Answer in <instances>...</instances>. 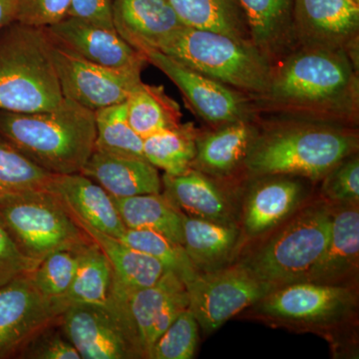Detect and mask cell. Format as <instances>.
<instances>
[{"label":"cell","instance_id":"6da1fadb","mask_svg":"<svg viewBox=\"0 0 359 359\" xmlns=\"http://www.w3.org/2000/svg\"><path fill=\"white\" fill-rule=\"evenodd\" d=\"M250 99L257 120L358 127V65L340 49L297 46L273 65L266 91Z\"/></svg>","mask_w":359,"mask_h":359},{"label":"cell","instance_id":"7a4b0ae2","mask_svg":"<svg viewBox=\"0 0 359 359\" xmlns=\"http://www.w3.org/2000/svg\"><path fill=\"white\" fill-rule=\"evenodd\" d=\"M259 131L243 177L290 175L318 183L344 158L358 152V127L295 120H257Z\"/></svg>","mask_w":359,"mask_h":359},{"label":"cell","instance_id":"3957f363","mask_svg":"<svg viewBox=\"0 0 359 359\" xmlns=\"http://www.w3.org/2000/svg\"><path fill=\"white\" fill-rule=\"evenodd\" d=\"M0 138L51 174L80 173L95 146V112L67 98L40 112L0 110Z\"/></svg>","mask_w":359,"mask_h":359},{"label":"cell","instance_id":"277c9868","mask_svg":"<svg viewBox=\"0 0 359 359\" xmlns=\"http://www.w3.org/2000/svg\"><path fill=\"white\" fill-rule=\"evenodd\" d=\"M332 205L311 198L299 211L241 250L235 263L273 289L304 282L327 247Z\"/></svg>","mask_w":359,"mask_h":359},{"label":"cell","instance_id":"5b68a950","mask_svg":"<svg viewBox=\"0 0 359 359\" xmlns=\"http://www.w3.org/2000/svg\"><path fill=\"white\" fill-rule=\"evenodd\" d=\"M358 287L299 282L271 290L243 316L273 327L313 332L339 346L355 337Z\"/></svg>","mask_w":359,"mask_h":359},{"label":"cell","instance_id":"8992f818","mask_svg":"<svg viewBox=\"0 0 359 359\" xmlns=\"http://www.w3.org/2000/svg\"><path fill=\"white\" fill-rule=\"evenodd\" d=\"M46 28L13 21L0 30V110L32 113L62 102Z\"/></svg>","mask_w":359,"mask_h":359},{"label":"cell","instance_id":"52a82bcc","mask_svg":"<svg viewBox=\"0 0 359 359\" xmlns=\"http://www.w3.org/2000/svg\"><path fill=\"white\" fill-rule=\"evenodd\" d=\"M157 50L250 98L268 88L273 65L252 43L219 33L182 26Z\"/></svg>","mask_w":359,"mask_h":359},{"label":"cell","instance_id":"ba28073f","mask_svg":"<svg viewBox=\"0 0 359 359\" xmlns=\"http://www.w3.org/2000/svg\"><path fill=\"white\" fill-rule=\"evenodd\" d=\"M0 221L20 252L39 264L52 252L93 242L47 189L0 195Z\"/></svg>","mask_w":359,"mask_h":359},{"label":"cell","instance_id":"9c48e42d","mask_svg":"<svg viewBox=\"0 0 359 359\" xmlns=\"http://www.w3.org/2000/svg\"><path fill=\"white\" fill-rule=\"evenodd\" d=\"M59 327L82 359L143 358L127 309V295L112 294L108 306L69 304Z\"/></svg>","mask_w":359,"mask_h":359},{"label":"cell","instance_id":"30bf717a","mask_svg":"<svg viewBox=\"0 0 359 359\" xmlns=\"http://www.w3.org/2000/svg\"><path fill=\"white\" fill-rule=\"evenodd\" d=\"M186 289L189 309L205 334H214L226 321L275 290L236 263L210 273H198L186 285Z\"/></svg>","mask_w":359,"mask_h":359},{"label":"cell","instance_id":"8fae6325","mask_svg":"<svg viewBox=\"0 0 359 359\" xmlns=\"http://www.w3.org/2000/svg\"><path fill=\"white\" fill-rule=\"evenodd\" d=\"M313 184L290 175L244 177L240 192L243 248L268 235L306 205L313 197Z\"/></svg>","mask_w":359,"mask_h":359},{"label":"cell","instance_id":"7c38bea8","mask_svg":"<svg viewBox=\"0 0 359 359\" xmlns=\"http://www.w3.org/2000/svg\"><path fill=\"white\" fill-rule=\"evenodd\" d=\"M50 39L52 61L63 97L86 109L96 112L126 102L130 94L143 82V67H104L90 62L51 37Z\"/></svg>","mask_w":359,"mask_h":359},{"label":"cell","instance_id":"4fadbf2b","mask_svg":"<svg viewBox=\"0 0 359 359\" xmlns=\"http://www.w3.org/2000/svg\"><path fill=\"white\" fill-rule=\"evenodd\" d=\"M144 55L148 63L178 87L191 110L210 128L256 119L252 99L247 94L201 74L156 49Z\"/></svg>","mask_w":359,"mask_h":359},{"label":"cell","instance_id":"5bb4252c","mask_svg":"<svg viewBox=\"0 0 359 359\" xmlns=\"http://www.w3.org/2000/svg\"><path fill=\"white\" fill-rule=\"evenodd\" d=\"M37 290L30 273L0 287V359L18 358L30 340L56 323L67 308Z\"/></svg>","mask_w":359,"mask_h":359},{"label":"cell","instance_id":"9a60e30c","mask_svg":"<svg viewBox=\"0 0 359 359\" xmlns=\"http://www.w3.org/2000/svg\"><path fill=\"white\" fill-rule=\"evenodd\" d=\"M162 194L180 212L205 221L240 226V181L212 178L198 170L164 174Z\"/></svg>","mask_w":359,"mask_h":359},{"label":"cell","instance_id":"2e32d148","mask_svg":"<svg viewBox=\"0 0 359 359\" xmlns=\"http://www.w3.org/2000/svg\"><path fill=\"white\" fill-rule=\"evenodd\" d=\"M297 46L346 51L358 65L359 4L353 0H295Z\"/></svg>","mask_w":359,"mask_h":359},{"label":"cell","instance_id":"e0dca14e","mask_svg":"<svg viewBox=\"0 0 359 359\" xmlns=\"http://www.w3.org/2000/svg\"><path fill=\"white\" fill-rule=\"evenodd\" d=\"M188 308L186 285L176 273L168 269L155 285L130 292L127 309L143 358L148 359L156 340Z\"/></svg>","mask_w":359,"mask_h":359},{"label":"cell","instance_id":"ac0fdd59","mask_svg":"<svg viewBox=\"0 0 359 359\" xmlns=\"http://www.w3.org/2000/svg\"><path fill=\"white\" fill-rule=\"evenodd\" d=\"M359 205H332L327 247L304 282L358 287Z\"/></svg>","mask_w":359,"mask_h":359},{"label":"cell","instance_id":"d6986e66","mask_svg":"<svg viewBox=\"0 0 359 359\" xmlns=\"http://www.w3.org/2000/svg\"><path fill=\"white\" fill-rule=\"evenodd\" d=\"M259 131L256 119L229 123L209 131L199 130L192 169L223 181L244 179L245 161Z\"/></svg>","mask_w":359,"mask_h":359},{"label":"cell","instance_id":"ffe728a7","mask_svg":"<svg viewBox=\"0 0 359 359\" xmlns=\"http://www.w3.org/2000/svg\"><path fill=\"white\" fill-rule=\"evenodd\" d=\"M49 36L90 62L113 68L130 69L145 67V55L135 50L115 29L65 18L46 27Z\"/></svg>","mask_w":359,"mask_h":359},{"label":"cell","instance_id":"44dd1931","mask_svg":"<svg viewBox=\"0 0 359 359\" xmlns=\"http://www.w3.org/2000/svg\"><path fill=\"white\" fill-rule=\"evenodd\" d=\"M47 190L60 200L75 221L115 238H121L126 231L112 196L88 177L54 175Z\"/></svg>","mask_w":359,"mask_h":359},{"label":"cell","instance_id":"7402d4cb","mask_svg":"<svg viewBox=\"0 0 359 359\" xmlns=\"http://www.w3.org/2000/svg\"><path fill=\"white\" fill-rule=\"evenodd\" d=\"M113 25L142 54L157 50L168 34L185 26L168 0H113Z\"/></svg>","mask_w":359,"mask_h":359},{"label":"cell","instance_id":"603a6c76","mask_svg":"<svg viewBox=\"0 0 359 359\" xmlns=\"http://www.w3.org/2000/svg\"><path fill=\"white\" fill-rule=\"evenodd\" d=\"M113 198L162 193L157 168L144 158L94 150L80 172Z\"/></svg>","mask_w":359,"mask_h":359},{"label":"cell","instance_id":"cb8c5ba5","mask_svg":"<svg viewBox=\"0 0 359 359\" xmlns=\"http://www.w3.org/2000/svg\"><path fill=\"white\" fill-rule=\"evenodd\" d=\"M252 43L275 65L297 48L294 32L295 0H238Z\"/></svg>","mask_w":359,"mask_h":359},{"label":"cell","instance_id":"d4e9b609","mask_svg":"<svg viewBox=\"0 0 359 359\" xmlns=\"http://www.w3.org/2000/svg\"><path fill=\"white\" fill-rule=\"evenodd\" d=\"M183 231L184 249L198 273L230 266L242 250V231L237 224L212 223L183 214Z\"/></svg>","mask_w":359,"mask_h":359},{"label":"cell","instance_id":"484cf974","mask_svg":"<svg viewBox=\"0 0 359 359\" xmlns=\"http://www.w3.org/2000/svg\"><path fill=\"white\" fill-rule=\"evenodd\" d=\"M107 257L114 271L115 280L128 292L155 285L167 271L155 259L132 249L119 238L106 235L88 224L76 222Z\"/></svg>","mask_w":359,"mask_h":359},{"label":"cell","instance_id":"4316f807","mask_svg":"<svg viewBox=\"0 0 359 359\" xmlns=\"http://www.w3.org/2000/svg\"><path fill=\"white\" fill-rule=\"evenodd\" d=\"M184 25L252 43L238 0H168Z\"/></svg>","mask_w":359,"mask_h":359},{"label":"cell","instance_id":"83f0119b","mask_svg":"<svg viewBox=\"0 0 359 359\" xmlns=\"http://www.w3.org/2000/svg\"><path fill=\"white\" fill-rule=\"evenodd\" d=\"M113 199L126 229L156 231L183 245V214L162 193Z\"/></svg>","mask_w":359,"mask_h":359},{"label":"cell","instance_id":"f1b7e54d","mask_svg":"<svg viewBox=\"0 0 359 359\" xmlns=\"http://www.w3.org/2000/svg\"><path fill=\"white\" fill-rule=\"evenodd\" d=\"M126 105L130 125L143 139L181 124L179 104L162 86L142 82L130 94Z\"/></svg>","mask_w":359,"mask_h":359},{"label":"cell","instance_id":"f546056e","mask_svg":"<svg viewBox=\"0 0 359 359\" xmlns=\"http://www.w3.org/2000/svg\"><path fill=\"white\" fill-rule=\"evenodd\" d=\"M114 271L100 248L92 242L82 254L66 304L106 306L112 299Z\"/></svg>","mask_w":359,"mask_h":359},{"label":"cell","instance_id":"4dcf8cb0","mask_svg":"<svg viewBox=\"0 0 359 359\" xmlns=\"http://www.w3.org/2000/svg\"><path fill=\"white\" fill-rule=\"evenodd\" d=\"M199 130L192 123L178 125L144 139V157L165 174L181 175L192 169Z\"/></svg>","mask_w":359,"mask_h":359},{"label":"cell","instance_id":"1f68e13d","mask_svg":"<svg viewBox=\"0 0 359 359\" xmlns=\"http://www.w3.org/2000/svg\"><path fill=\"white\" fill-rule=\"evenodd\" d=\"M95 126L94 150L145 159L144 139L130 125L126 102L96 111Z\"/></svg>","mask_w":359,"mask_h":359},{"label":"cell","instance_id":"d6a6232c","mask_svg":"<svg viewBox=\"0 0 359 359\" xmlns=\"http://www.w3.org/2000/svg\"><path fill=\"white\" fill-rule=\"evenodd\" d=\"M119 238L132 249L154 257L168 271L176 273L185 285L199 273L189 259L183 245L177 244L161 233L126 229Z\"/></svg>","mask_w":359,"mask_h":359},{"label":"cell","instance_id":"836d02e7","mask_svg":"<svg viewBox=\"0 0 359 359\" xmlns=\"http://www.w3.org/2000/svg\"><path fill=\"white\" fill-rule=\"evenodd\" d=\"M88 245L57 250L44 257L30 273L37 290L49 299L65 301L66 294L76 275L83 250Z\"/></svg>","mask_w":359,"mask_h":359},{"label":"cell","instance_id":"e575fe53","mask_svg":"<svg viewBox=\"0 0 359 359\" xmlns=\"http://www.w3.org/2000/svg\"><path fill=\"white\" fill-rule=\"evenodd\" d=\"M53 177L0 138V195L47 189Z\"/></svg>","mask_w":359,"mask_h":359},{"label":"cell","instance_id":"d590c367","mask_svg":"<svg viewBox=\"0 0 359 359\" xmlns=\"http://www.w3.org/2000/svg\"><path fill=\"white\" fill-rule=\"evenodd\" d=\"M199 323L186 309L153 344L148 359H191L199 342Z\"/></svg>","mask_w":359,"mask_h":359},{"label":"cell","instance_id":"8d00e7d4","mask_svg":"<svg viewBox=\"0 0 359 359\" xmlns=\"http://www.w3.org/2000/svg\"><path fill=\"white\" fill-rule=\"evenodd\" d=\"M320 197L330 205H359V155L344 158L320 180Z\"/></svg>","mask_w":359,"mask_h":359},{"label":"cell","instance_id":"74e56055","mask_svg":"<svg viewBox=\"0 0 359 359\" xmlns=\"http://www.w3.org/2000/svg\"><path fill=\"white\" fill-rule=\"evenodd\" d=\"M22 359H81L59 327V320L35 335L21 351Z\"/></svg>","mask_w":359,"mask_h":359},{"label":"cell","instance_id":"f35d334b","mask_svg":"<svg viewBox=\"0 0 359 359\" xmlns=\"http://www.w3.org/2000/svg\"><path fill=\"white\" fill-rule=\"evenodd\" d=\"M71 0H20L16 21L36 27H49L67 16Z\"/></svg>","mask_w":359,"mask_h":359},{"label":"cell","instance_id":"ab89813d","mask_svg":"<svg viewBox=\"0 0 359 359\" xmlns=\"http://www.w3.org/2000/svg\"><path fill=\"white\" fill-rule=\"evenodd\" d=\"M39 263L25 256L0 221V287L25 273H32Z\"/></svg>","mask_w":359,"mask_h":359},{"label":"cell","instance_id":"60d3db41","mask_svg":"<svg viewBox=\"0 0 359 359\" xmlns=\"http://www.w3.org/2000/svg\"><path fill=\"white\" fill-rule=\"evenodd\" d=\"M66 18L115 29L113 25V0H71Z\"/></svg>","mask_w":359,"mask_h":359},{"label":"cell","instance_id":"b9f144b4","mask_svg":"<svg viewBox=\"0 0 359 359\" xmlns=\"http://www.w3.org/2000/svg\"><path fill=\"white\" fill-rule=\"evenodd\" d=\"M20 0H0V30L16 20Z\"/></svg>","mask_w":359,"mask_h":359},{"label":"cell","instance_id":"7bdbcfd3","mask_svg":"<svg viewBox=\"0 0 359 359\" xmlns=\"http://www.w3.org/2000/svg\"><path fill=\"white\" fill-rule=\"evenodd\" d=\"M354 2H356V4H359V0H353Z\"/></svg>","mask_w":359,"mask_h":359}]
</instances>
